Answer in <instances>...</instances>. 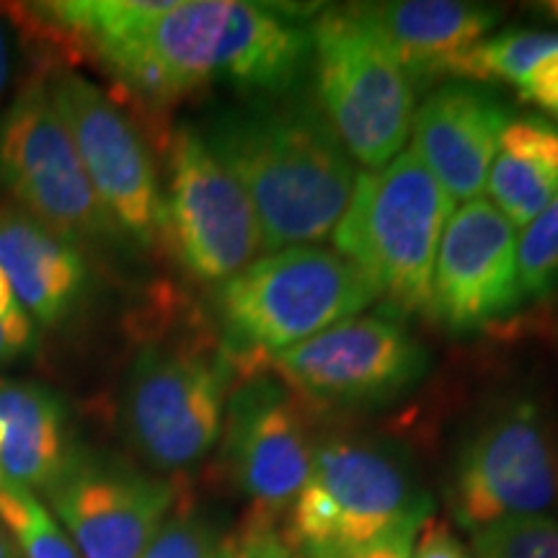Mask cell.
Instances as JSON below:
<instances>
[{"mask_svg": "<svg viewBox=\"0 0 558 558\" xmlns=\"http://www.w3.org/2000/svg\"><path fill=\"white\" fill-rule=\"evenodd\" d=\"M3 11L158 107L213 86L284 96L311 58L295 11L246 0H54Z\"/></svg>", "mask_w": 558, "mask_h": 558, "instance_id": "obj_1", "label": "cell"}, {"mask_svg": "<svg viewBox=\"0 0 558 558\" xmlns=\"http://www.w3.org/2000/svg\"><path fill=\"white\" fill-rule=\"evenodd\" d=\"M199 132L246 192L264 254L316 246L337 230L360 171L318 107L264 96L218 111Z\"/></svg>", "mask_w": 558, "mask_h": 558, "instance_id": "obj_2", "label": "cell"}, {"mask_svg": "<svg viewBox=\"0 0 558 558\" xmlns=\"http://www.w3.org/2000/svg\"><path fill=\"white\" fill-rule=\"evenodd\" d=\"M452 213L456 199L407 148L380 169L357 173L333 251L393 308L427 313L439 239Z\"/></svg>", "mask_w": 558, "mask_h": 558, "instance_id": "obj_3", "label": "cell"}, {"mask_svg": "<svg viewBox=\"0 0 558 558\" xmlns=\"http://www.w3.org/2000/svg\"><path fill=\"white\" fill-rule=\"evenodd\" d=\"M378 292L344 256L320 246L262 254L218 284L215 311L235 360L275 357L341 320L360 316Z\"/></svg>", "mask_w": 558, "mask_h": 558, "instance_id": "obj_4", "label": "cell"}, {"mask_svg": "<svg viewBox=\"0 0 558 558\" xmlns=\"http://www.w3.org/2000/svg\"><path fill=\"white\" fill-rule=\"evenodd\" d=\"M318 109L365 171L407 150L416 86L360 5L318 11L308 29Z\"/></svg>", "mask_w": 558, "mask_h": 558, "instance_id": "obj_5", "label": "cell"}, {"mask_svg": "<svg viewBox=\"0 0 558 558\" xmlns=\"http://www.w3.org/2000/svg\"><path fill=\"white\" fill-rule=\"evenodd\" d=\"M228 349L150 341L132 360L122 390V429L150 469L190 471L218 445L233 393Z\"/></svg>", "mask_w": 558, "mask_h": 558, "instance_id": "obj_6", "label": "cell"}, {"mask_svg": "<svg viewBox=\"0 0 558 558\" xmlns=\"http://www.w3.org/2000/svg\"><path fill=\"white\" fill-rule=\"evenodd\" d=\"M429 499L399 452L375 439L329 435L292 501L282 538L292 550L352 548L407 522H427Z\"/></svg>", "mask_w": 558, "mask_h": 558, "instance_id": "obj_7", "label": "cell"}, {"mask_svg": "<svg viewBox=\"0 0 558 558\" xmlns=\"http://www.w3.org/2000/svg\"><path fill=\"white\" fill-rule=\"evenodd\" d=\"M0 186L13 205L73 246L122 243L96 199L41 70L21 83L0 114Z\"/></svg>", "mask_w": 558, "mask_h": 558, "instance_id": "obj_8", "label": "cell"}, {"mask_svg": "<svg viewBox=\"0 0 558 558\" xmlns=\"http://www.w3.org/2000/svg\"><path fill=\"white\" fill-rule=\"evenodd\" d=\"M96 199L117 235L145 254L166 248V205L148 145L101 86L65 65L41 68Z\"/></svg>", "mask_w": 558, "mask_h": 558, "instance_id": "obj_9", "label": "cell"}, {"mask_svg": "<svg viewBox=\"0 0 558 558\" xmlns=\"http://www.w3.org/2000/svg\"><path fill=\"white\" fill-rule=\"evenodd\" d=\"M558 497V456L541 409L501 403L460 448L450 478V509L471 533L505 520L533 518Z\"/></svg>", "mask_w": 558, "mask_h": 558, "instance_id": "obj_10", "label": "cell"}, {"mask_svg": "<svg viewBox=\"0 0 558 558\" xmlns=\"http://www.w3.org/2000/svg\"><path fill=\"white\" fill-rule=\"evenodd\" d=\"M163 205L166 243L199 282L222 284L264 254L246 192L194 124H179L169 140Z\"/></svg>", "mask_w": 558, "mask_h": 558, "instance_id": "obj_11", "label": "cell"}, {"mask_svg": "<svg viewBox=\"0 0 558 558\" xmlns=\"http://www.w3.org/2000/svg\"><path fill=\"white\" fill-rule=\"evenodd\" d=\"M271 369L313 407L365 409L418 386L429 352L401 320L354 316L275 354Z\"/></svg>", "mask_w": 558, "mask_h": 558, "instance_id": "obj_12", "label": "cell"}, {"mask_svg": "<svg viewBox=\"0 0 558 558\" xmlns=\"http://www.w3.org/2000/svg\"><path fill=\"white\" fill-rule=\"evenodd\" d=\"M222 458L251 512L277 520L292 507L311 473L308 416L279 378L248 369L228 399Z\"/></svg>", "mask_w": 558, "mask_h": 558, "instance_id": "obj_13", "label": "cell"}, {"mask_svg": "<svg viewBox=\"0 0 558 558\" xmlns=\"http://www.w3.org/2000/svg\"><path fill=\"white\" fill-rule=\"evenodd\" d=\"M47 499L83 558H140L177 509V488L78 450L47 488Z\"/></svg>", "mask_w": 558, "mask_h": 558, "instance_id": "obj_14", "label": "cell"}, {"mask_svg": "<svg viewBox=\"0 0 558 558\" xmlns=\"http://www.w3.org/2000/svg\"><path fill=\"white\" fill-rule=\"evenodd\" d=\"M518 228L486 197L463 202L439 239L427 316L448 331H478L520 305Z\"/></svg>", "mask_w": 558, "mask_h": 558, "instance_id": "obj_15", "label": "cell"}, {"mask_svg": "<svg viewBox=\"0 0 558 558\" xmlns=\"http://www.w3.org/2000/svg\"><path fill=\"white\" fill-rule=\"evenodd\" d=\"M509 111L471 83H448L418 104L411 150L452 199L471 202L486 190Z\"/></svg>", "mask_w": 558, "mask_h": 558, "instance_id": "obj_16", "label": "cell"}, {"mask_svg": "<svg viewBox=\"0 0 558 558\" xmlns=\"http://www.w3.org/2000/svg\"><path fill=\"white\" fill-rule=\"evenodd\" d=\"M0 269L16 303L45 329L68 324L88 298L83 251L13 202H0Z\"/></svg>", "mask_w": 558, "mask_h": 558, "instance_id": "obj_17", "label": "cell"}, {"mask_svg": "<svg viewBox=\"0 0 558 558\" xmlns=\"http://www.w3.org/2000/svg\"><path fill=\"white\" fill-rule=\"evenodd\" d=\"M383 34L409 78L429 83L452 78V70L473 47L492 37L501 11L465 0H388L360 3Z\"/></svg>", "mask_w": 558, "mask_h": 558, "instance_id": "obj_18", "label": "cell"}, {"mask_svg": "<svg viewBox=\"0 0 558 558\" xmlns=\"http://www.w3.org/2000/svg\"><path fill=\"white\" fill-rule=\"evenodd\" d=\"M0 484L45 492L78 450L70 439L65 401L34 380L0 378Z\"/></svg>", "mask_w": 558, "mask_h": 558, "instance_id": "obj_19", "label": "cell"}, {"mask_svg": "<svg viewBox=\"0 0 558 558\" xmlns=\"http://www.w3.org/2000/svg\"><path fill=\"white\" fill-rule=\"evenodd\" d=\"M484 192L514 228H525L558 194V128L541 117H509Z\"/></svg>", "mask_w": 558, "mask_h": 558, "instance_id": "obj_20", "label": "cell"}, {"mask_svg": "<svg viewBox=\"0 0 558 558\" xmlns=\"http://www.w3.org/2000/svg\"><path fill=\"white\" fill-rule=\"evenodd\" d=\"M452 78L512 83L522 99L558 117V32L492 34L458 62Z\"/></svg>", "mask_w": 558, "mask_h": 558, "instance_id": "obj_21", "label": "cell"}, {"mask_svg": "<svg viewBox=\"0 0 558 558\" xmlns=\"http://www.w3.org/2000/svg\"><path fill=\"white\" fill-rule=\"evenodd\" d=\"M0 522L24 558H83L50 509L29 492L0 484Z\"/></svg>", "mask_w": 558, "mask_h": 558, "instance_id": "obj_22", "label": "cell"}, {"mask_svg": "<svg viewBox=\"0 0 558 558\" xmlns=\"http://www.w3.org/2000/svg\"><path fill=\"white\" fill-rule=\"evenodd\" d=\"M522 298H546L558 284V194L518 235Z\"/></svg>", "mask_w": 558, "mask_h": 558, "instance_id": "obj_23", "label": "cell"}, {"mask_svg": "<svg viewBox=\"0 0 558 558\" xmlns=\"http://www.w3.org/2000/svg\"><path fill=\"white\" fill-rule=\"evenodd\" d=\"M473 558H558V520L546 514L505 520L476 530Z\"/></svg>", "mask_w": 558, "mask_h": 558, "instance_id": "obj_24", "label": "cell"}, {"mask_svg": "<svg viewBox=\"0 0 558 558\" xmlns=\"http://www.w3.org/2000/svg\"><path fill=\"white\" fill-rule=\"evenodd\" d=\"M218 541L213 527L190 509H173L140 558H213Z\"/></svg>", "mask_w": 558, "mask_h": 558, "instance_id": "obj_25", "label": "cell"}, {"mask_svg": "<svg viewBox=\"0 0 558 558\" xmlns=\"http://www.w3.org/2000/svg\"><path fill=\"white\" fill-rule=\"evenodd\" d=\"M424 522H407L388 533H383L380 538L362 543V546L352 548H305L295 550L300 558H411L414 554V543L422 533Z\"/></svg>", "mask_w": 558, "mask_h": 558, "instance_id": "obj_26", "label": "cell"}, {"mask_svg": "<svg viewBox=\"0 0 558 558\" xmlns=\"http://www.w3.org/2000/svg\"><path fill=\"white\" fill-rule=\"evenodd\" d=\"M235 538H239L241 558H298L275 527V520L264 518V514L248 512Z\"/></svg>", "mask_w": 558, "mask_h": 558, "instance_id": "obj_27", "label": "cell"}, {"mask_svg": "<svg viewBox=\"0 0 558 558\" xmlns=\"http://www.w3.org/2000/svg\"><path fill=\"white\" fill-rule=\"evenodd\" d=\"M37 339L34 318L19 303H13L11 311L0 316V367L26 357L37 347Z\"/></svg>", "mask_w": 558, "mask_h": 558, "instance_id": "obj_28", "label": "cell"}, {"mask_svg": "<svg viewBox=\"0 0 558 558\" xmlns=\"http://www.w3.org/2000/svg\"><path fill=\"white\" fill-rule=\"evenodd\" d=\"M411 558H473L471 550L460 546V541L439 522H424L422 533L414 543Z\"/></svg>", "mask_w": 558, "mask_h": 558, "instance_id": "obj_29", "label": "cell"}, {"mask_svg": "<svg viewBox=\"0 0 558 558\" xmlns=\"http://www.w3.org/2000/svg\"><path fill=\"white\" fill-rule=\"evenodd\" d=\"M13 26L9 24L3 9H0V114H3L5 96H9L11 81H13Z\"/></svg>", "mask_w": 558, "mask_h": 558, "instance_id": "obj_30", "label": "cell"}, {"mask_svg": "<svg viewBox=\"0 0 558 558\" xmlns=\"http://www.w3.org/2000/svg\"><path fill=\"white\" fill-rule=\"evenodd\" d=\"M213 558H241L239 538H235V533H233V535H226V538L218 541V546H215Z\"/></svg>", "mask_w": 558, "mask_h": 558, "instance_id": "obj_31", "label": "cell"}, {"mask_svg": "<svg viewBox=\"0 0 558 558\" xmlns=\"http://www.w3.org/2000/svg\"><path fill=\"white\" fill-rule=\"evenodd\" d=\"M0 558H24L16 546V541H13L9 530L3 527V522H0Z\"/></svg>", "mask_w": 558, "mask_h": 558, "instance_id": "obj_32", "label": "cell"}, {"mask_svg": "<svg viewBox=\"0 0 558 558\" xmlns=\"http://www.w3.org/2000/svg\"><path fill=\"white\" fill-rule=\"evenodd\" d=\"M13 303H16V298H13L9 279H5L3 269H0V316H3V313H9Z\"/></svg>", "mask_w": 558, "mask_h": 558, "instance_id": "obj_33", "label": "cell"}, {"mask_svg": "<svg viewBox=\"0 0 558 558\" xmlns=\"http://www.w3.org/2000/svg\"><path fill=\"white\" fill-rule=\"evenodd\" d=\"M530 9H535V13L546 16L550 21H558V0H546V3H533Z\"/></svg>", "mask_w": 558, "mask_h": 558, "instance_id": "obj_34", "label": "cell"}, {"mask_svg": "<svg viewBox=\"0 0 558 558\" xmlns=\"http://www.w3.org/2000/svg\"><path fill=\"white\" fill-rule=\"evenodd\" d=\"M0 445H3V427H0Z\"/></svg>", "mask_w": 558, "mask_h": 558, "instance_id": "obj_35", "label": "cell"}]
</instances>
